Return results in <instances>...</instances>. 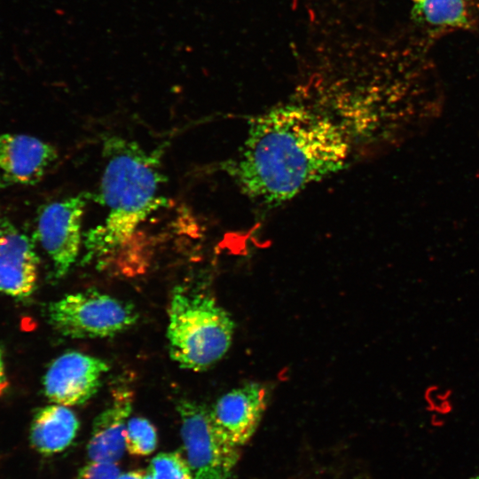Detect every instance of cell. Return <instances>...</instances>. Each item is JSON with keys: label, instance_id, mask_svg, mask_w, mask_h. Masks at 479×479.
<instances>
[{"label": "cell", "instance_id": "e0dca14e", "mask_svg": "<svg viewBox=\"0 0 479 479\" xmlns=\"http://www.w3.org/2000/svg\"><path fill=\"white\" fill-rule=\"evenodd\" d=\"M14 230V226L0 210V240Z\"/></svg>", "mask_w": 479, "mask_h": 479}, {"label": "cell", "instance_id": "2e32d148", "mask_svg": "<svg viewBox=\"0 0 479 479\" xmlns=\"http://www.w3.org/2000/svg\"><path fill=\"white\" fill-rule=\"evenodd\" d=\"M120 474L116 462L90 461L79 471L75 479H117Z\"/></svg>", "mask_w": 479, "mask_h": 479}, {"label": "cell", "instance_id": "7c38bea8", "mask_svg": "<svg viewBox=\"0 0 479 479\" xmlns=\"http://www.w3.org/2000/svg\"><path fill=\"white\" fill-rule=\"evenodd\" d=\"M78 428L75 413L68 406L53 404L35 413L30 428V442L41 453H58L71 444Z\"/></svg>", "mask_w": 479, "mask_h": 479}, {"label": "cell", "instance_id": "ffe728a7", "mask_svg": "<svg viewBox=\"0 0 479 479\" xmlns=\"http://www.w3.org/2000/svg\"><path fill=\"white\" fill-rule=\"evenodd\" d=\"M468 479H479V475H475V476H472V477H470V478H468Z\"/></svg>", "mask_w": 479, "mask_h": 479}, {"label": "cell", "instance_id": "30bf717a", "mask_svg": "<svg viewBox=\"0 0 479 479\" xmlns=\"http://www.w3.org/2000/svg\"><path fill=\"white\" fill-rule=\"evenodd\" d=\"M38 256L33 241L16 229L0 240V293L14 298L30 296L36 285Z\"/></svg>", "mask_w": 479, "mask_h": 479}, {"label": "cell", "instance_id": "6da1fadb", "mask_svg": "<svg viewBox=\"0 0 479 479\" xmlns=\"http://www.w3.org/2000/svg\"><path fill=\"white\" fill-rule=\"evenodd\" d=\"M349 154L347 137L333 119L284 105L250 120L243 146L224 169L245 195L274 207L342 169Z\"/></svg>", "mask_w": 479, "mask_h": 479}, {"label": "cell", "instance_id": "ac0fdd59", "mask_svg": "<svg viewBox=\"0 0 479 479\" xmlns=\"http://www.w3.org/2000/svg\"><path fill=\"white\" fill-rule=\"evenodd\" d=\"M8 385L9 383H8L6 373H5L4 355H3L2 349L0 348V396L4 394Z\"/></svg>", "mask_w": 479, "mask_h": 479}, {"label": "cell", "instance_id": "277c9868", "mask_svg": "<svg viewBox=\"0 0 479 479\" xmlns=\"http://www.w3.org/2000/svg\"><path fill=\"white\" fill-rule=\"evenodd\" d=\"M51 326L66 337L105 338L120 334L137 320V311L125 301L96 289L67 294L47 308Z\"/></svg>", "mask_w": 479, "mask_h": 479}, {"label": "cell", "instance_id": "9c48e42d", "mask_svg": "<svg viewBox=\"0 0 479 479\" xmlns=\"http://www.w3.org/2000/svg\"><path fill=\"white\" fill-rule=\"evenodd\" d=\"M266 404L264 386L250 382L223 395L210 412L220 431L232 443L241 447L255 434Z\"/></svg>", "mask_w": 479, "mask_h": 479}, {"label": "cell", "instance_id": "d6986e66", "mask_svg": "<svg viewBox=\"0 0 479 479\" xmlns=\"http://www.w3.org/2000/svg\"><path fill=\"white\" fill-rule=\"evenodd\" d=\"M117 479H145V471L141 469L128 471L124 474H120Z\"/></svg>", "mask_w": 479, "mask_h": 479}, {"label": "cell", "instance_id": "9a60e30c", "mask_svg": "<svg viewBox=\"0 0 479 479\" xmlns=\"http://www.w3.org/2000/svg\"><path fill=\"white\" fill-rule=\"evenodd\" d=\"M145 479H193L185 457L179 452H161L153 457Z\"/></svg>", "mask_w": 479, "mask_h": 479}, {"label": "cell", "instance_id": "52a82bcc", "mask_svg": "<svg viewBox=\"0 0 479 479\" xmlns=\"http://www.w3.org/2000/svg\"><path fill=\"white\" fill-rule=\"evenodd\" d=\"M108 370V364L99 357L67 351L49 365L43 379L44 394L53 404H82L98 391Z\"/></svg>", "mask_w": 479, "mask_h": 479}, {"label": "cell", "instance_id": "ba28073f", "mask_svg": "<svg viewBox=\"0 0 479 479\" xmlns=\"http://www.w3.org/2000/svg\"><path fill=\"white\" fill-rule=\"evenodd\" d=\"M59 157L50 143L27 134H0V188L40 182Z\"/></svg>", "mask_w": 479, "mask_h": 479}, {"label": "cell", "instance_id": "8992f818", "mask_svg": "<svg viewBox=\"0 0 479 479\" xmlns=\"http://www.w3.org/2000/svg\"><path fill=\"white\" fill-rule=\"evenodd\" d=\"M91 197L81 192L51 202L37 216L35 236L51 259L57 279L69 271L79 255L82 216Z\"/></svg>", "mask_w": 479, "mask_h": 479}, {"label": "cell", "instance_id": "5b68a950", "mask_svg": "<svg viewBox=\"0 0 479 479\" xmlns=\"http://www.w3.org/2000/svg\"><path fill=\"white\" fill-rule=\"evenodd\" d=\"M177 411L186 461L193 479H228L240 457V447L216 427L210 409L182 399Z\"/></svg>", "mask_w": 479, "mask_h": 479}, {"label": "cell", "instance_id": "5bb4252c", "mask_svg": "<svg viewBox=\"0 0 479 479\" xmlns=\"http://www.w3.org/2000/svg\"><path fill=\"white\" fill-rule=\"evenodd\" d=\"M125 446L134 456H146L157 447L158 436L155 427L145 418L136 416L127 420Z\"/></svg>", "mask_w": 479, "mask_h": 479}, {"label": "cell", "instance_id": "4fadbf2b", "mask_svg": "<svg viewBox=\"0 0 479 479\" xmlns=\"http://www.w3.org/2000/svg\"><path fill=\"white\" fill-rule=\"evenodd\" d=\"M415 17L426 24L444 28L469 26L467 0H411Z\"/></svg>", "mask_w": 479, "mask_h": 479}, {"label": "cell", "instance_id": "3957f363", "mask_svg": "<svg viewBox=\"0 0 479 479\" xmlns=\"http://www.w3.org/2000/svg\"><path fill=\"white\" fill-rule=\"evenodd\" d=\"M230 314L205 294L177 287L169 307L167 338L171 359L180 367L204 371L229 350L234 334Z\"/></svg>", "mask_w": 479, "mask_h": 479}, {"label": "cell", "instance_id": "7a4b0ae2", "mask_svg": "<svg viewBox=\"0 0 479 479\" xmlns=\"http://www.w3.org/2000/svg\"><path fill=\"white\" fill-rule=\"evenodd\" d=\"M103 155L98 192L92 197L106 216L83 236V263L119 251L149 216L168 204L159 193L165 182L159 150L147 152L137 142L111 136L104 140Z\"/></svg>", "mask_w": 479, "mask_h": 479}, {"label": "cell", "instance_id": "8fae6325", "mask_svg": "<svg viewBox=\"0 0 479 479\" xmlns=\"http://www.w3.org/2000/svg\"><path fill=\"white\" fill-rule=\"evenodd\" d=\"M132 394L117 391L110 404L94 420L87 445L90 461L116 462L125 446V427L132 410Z\"/></svg>", "mask_w": 479, "mask_h": 479}]
</instances>
